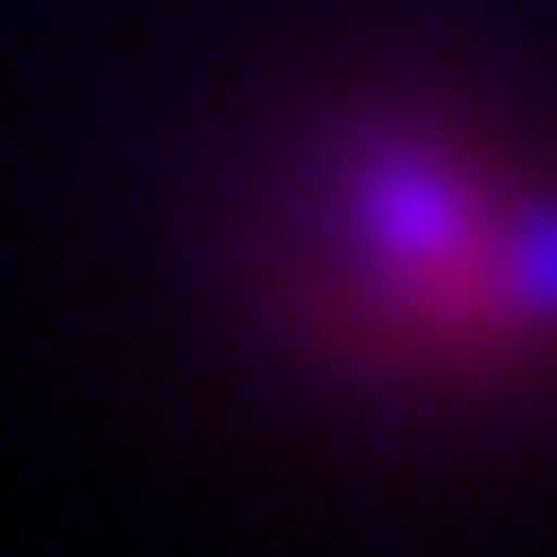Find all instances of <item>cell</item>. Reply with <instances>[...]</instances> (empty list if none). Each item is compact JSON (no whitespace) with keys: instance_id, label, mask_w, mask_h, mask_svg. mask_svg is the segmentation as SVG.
I'll return each mask as SVG.
<instances>
[{"instance_id":"1","label":"cell","mask_w":557,"mask_h":557,"mask_svg":"<svg viewBox=\"0 0 557 557\" xmlns=\"http://www.w3.org/2000/svg\"><path fill=\"white\" fill-rule=\"evenodd\" d=\"M234 288L324 377H449L557 315V225L396 109H324L243 171Z\"/></svg>"}]
</instances>
